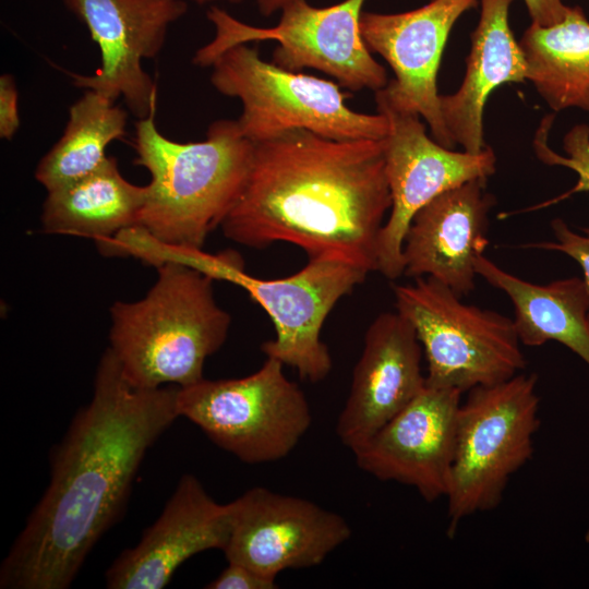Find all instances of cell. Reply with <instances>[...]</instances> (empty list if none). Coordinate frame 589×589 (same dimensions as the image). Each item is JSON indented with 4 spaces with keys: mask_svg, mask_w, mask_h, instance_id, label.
Here are the masks:
<instances>
[{
    "mask_svg": "<svg viewBox=\"0 0 589 589\" xmlns=\"http://www.w3.org/2000/svg\"><path fill=\"white\" fill-rule=\"evenodd\" d=\"M208 589H275L276 579L265 577L252 568L235 562H228L227 567L209 584Z\"/></svg>",
    "mask_w": 589,
    "mask_h": 589,
    "instance_id": "26",
    "label": "cell"
},
{
    "mask_svg": "<svg viewBox=\"0 0 589 589\" xmlns=\"http://www.w3.org/2000/svg\"><path fill=\"white\" fill-rule=\"evenodd\" d=\"M474 268L478 276L510 299L521 345L539 347L555 340L589 365V289L584 279L533 284L504 271L483 254L477 257Z\"/></svg>",
    "mask_w": 589,
    "mask_h": 589,
    "instance_id": "20",
    "label": "cell"
},
{
    "mask_svg": "<svg viewBox=\"0 0 589 589\" xmlns=\"http://www.w3.org/2000/svg\"><path fill=\"white\" fill-rule=\"evenodd\" d=\"M461 395L455 388L425 385L371 438L351 450L357 466L380 481L414 488L426 502L446 497Z\"/></svg>",
    "mask_w": 589,
    "mask_h": 589,
    "instance_id": "15",
    "label": "cell"
},
{
    "mask_svg": "<svg viewBox=\"0 0 589 589\" xmlns=\"http://www.w3.org/2000/svg\"><path fill=\"white\" fill-rule=\"evenodd\" d=\"M375 103L388 122L384 159L392 196L380 233L377 272L396 279L404 275V239L417 212L445 191L488 179L496 170V156L488 145L477 154L447 148L428 135L420 116Z\"/></svg>",
    "mask_w": 589,
    "mask_h": 589,
    "instance_id": "11",
    "label": "cell"
},
{
    "mask_svg": "<svg viewBox=\"0 0 589 589\" xmlns=\"http://www.w3.org/2000/svg\"><path fill=\"white\" fill-rule=\"evenodd\" d=\"M134 165L151 176L137 226L157 240L203 248L237 202L254 144L232 119L209 124L206 139L176 142L159 132L155 112L135 123Z\"/></svg>",
    "mask_w": 589,
    "mask_h": 589,
    "instance_id": "3",
    "label": "cell"
},
{
    "mask_svg": "<svg viewBox=\"0 0 589 589\" xmlns=\"http://www.w3.org/2000/svg\"><path fill=\"white\" fill-rule=\"evenodd\" d=\"M478 0H431L414 10L400 13L363 11L362 38L371 52L380 55L395 77L375 92L394 109L420 116L431 136L454 149L442 116L437 74L449 33L457 20Z\"/></svg>",
    "mask_w": 589,
    "mask_h": 589,
    "instance_id": "12",
    "label": "cell"
},
{
    "mask_svg": "<svg viewBox=\"0 0 589 589\" xmlns=\"http://www.w3.org/2000/svg\"><path fill=\"white\" fill-rule=\"evenodd\" d=\"M134 254L154 267L181 264L242 288L274 324L275 338L263 342L261 350L312 383L323 381L333 366L328 347L321 339L326 317L369 274L346 263L316 259L296 274L265 279L250 275L235 250L209 253L203 248L165 243L149 233L137 238Z\"/></svg>",
    "mask_w": 589,
    "mask_h": 589,
    "instance_id": "5",
    "label": "cell"
},
{
    "mask_svg": "<svg viewBox=\"0 0 589 589\" xmlns=\"http://www.w3.org/2000/svg\"><path fill=\"white\" fill-rule=\"evenodd\" d=\"M532 23L550 26L561 22L568 10L562 0H524Z\"/></svg>",
    "mask_w": 589,
    "mask_h": 589,
    "instance_id": "28",
    "label": "cell"
},
{
    "mask_svg": "<svg viewBox=\"0 0 589 589\" xmlns=\"http://www.w3.org/2000/svg\"><path fill=\"white\" fill-rule=\"evenodd\" d=\"M513 0H480L479 22L471 34L466 73L459 88L441 95L445 125L462 151L477 154L486 147L483 111L501 85L528 81V63L508 21Z\"/></svg>",
    "mask_w": 589,
    "mask_h": 589,
    "instance_id": "19",
    "label": "cell"
},
{
    "mask_svg": "<svg viewBox=\"0 0 589 589\" xmlns=\"http://www.w3.org/2000/svg\"><path fill=\"white\" fill-rule=\"evenodd\" d=\"M365 0H342L316 8L297 0L280 11L275 26L245 24L225 10L212 5L207 17L215 27L214 38L193 57L199 67H211L226 50L250 41L274 40L272 62L289 71L310 68L328 74L351 92L374 93L387 83L385 68L366 47L360 31Z\"/></svg>",
    "mask_w": 589,
    "mask_h": 589,
    "instance_id": "10",
    "label": "cell"
},
{
    "mask_svg": "<svg viewBox=\"0 0 589 589\" xmlns=\"http://www.w3.org/2000/svg\"><path fill=\"white\" fill-rule=\"evenodd\" d=\"M87 27L100 51L92 74L69 73L72 83L112 101L122 97L131 113L145 119L155 112L156 84L143 60L161 51L168 29L188 11L185 0H62Z\"/></svg>",
    "mask_w": 589,
    "mask_h": 589,
    "instance_id": "13",
    "label": "cell"
},
{
    "mask_svg": "<svg viewBox=\"0 0 589 589\" xmlns=\"http://www.w3.org/2000/svg\"><path fill=\"white\" fill-rule=\"evenodd\" d=\"M20 128L17 89L11 74L0 76V137L12 140Z\"/></svg>",
    "mask_w": 589,
    "mask_h": 589,
    "instance_id": "27",
    "label": "cell"
},
{
    "mask_svg": "<svg viewBox=\"0 0 589 589\" xmlns=\"http://www.w3.org/2000/svg\"><path fill=\"white\" fill-rule=\"evenodd\" d=\"M179 386L142 388L108 347L93 396L50 454V481L0 566L2 589H67L117 522L146 452L179 418Z\"/></svg>",
    "mask_w": 589,
    "mask_h": 589,
    "instance_id": "1",
    "label": "cell"
},
{
    "mask_svg": "<svg viewBox=\"0 0 589 589\" xmlns=\"http://www.w3.org/2000/svg\"><path fill=\"white\" fill-rule=\"evenodd\" d=\"M211 67L213 87L240 100L242 112L237 122L252 143L293 129L339 141L387 135L386 117L351 109L347 105L350 94L339 84L267 62L248 44L226 50Z\"/></svg>",
    "mask_w": 589,
    "mask_h": 589,
    "instance_id": "6",
    "label": "cell"
},
{
    "mask_svg": "<svg viewBox=\"0 0 589 589\" xmlns=\"http://www.w3.org/2000/svg\"><path fill=\"white\" fill-rule=\"evenodd\" d=\"M147 185L129 182L109 156L94 172L47 191L40 221L47 233L92 238L96 243L137 226Z\"/></svg>",
    "mask_w": 589,
    "mask_h": 589,
    "instance_id": "21",
    "label": "cell"
},
{
    "mask_svg": "<svg viewBox=\"0 0 589 589\" xmlns=\"http://www.w3.org/2000/svg\"><path fill=\"white\" fill-rule=\"evenodd\" d=\"M551 228L554 233V241L527 243L524 248L558 251L573 257L582 267L584 280L589 289V228L582 229L584 235L575 232L561 218L553 219Z\"/></svg>",
    "mask_w": 589,
    "mask_h": 589,
    "instance_id": "25",
    "label": "cell"
},
{
    "mask_svg": "<svg viewBox=\"0 0 589 589\" xmlns=\"http://www.w3.org/2000/svg\"><path fill=\"white\" fill-rule=\"evenodd\" d=\"M245 184L220 225L248 248L287 242L309 260L377 271L392 206L383 140H333L293 129L253 143Z\"/></svg>",
    "mask_w": 589,
    "mask_h": 589,
    "instance_id": "2",
    "label": "cell"
},
{
    "mask_svg": "<svg viewBox=\"0 0 589 589\" xmlns=\"http://www.w3.org/2000/svg\"><path fill=\"white\" fill-rule=\"evenodd\" d=\"M553 121L554 115H548L541 120L532 141L536 156L545 165L563 166L572 169L577 173L578 180L570 190L562 195L526 211L548 207L575 193L589 192V125L585 123L576 124L565 134L563 148L566 156H563L549 146V134Z\"/></svg>",
    "mask_w": 589,
    "mask_h": 589,
    "instance_id": "24",
    "label": "cell"
},
{
    "mask_svg": "<svg viewBox=\"0 0 589 589\" xmlns=\"http://www.w3.org/2000/svg\"><path fill=\"white\" fill-rule=\"evenodd\" d=\"M177 408L214 444L250 465L288 456L312 423L304 393L269 357L244 377L179 386Z\"/></svg>",
    "mask_w": 589,
    "mask_h": 589,
    "instance_id": "9",
    "label": "cell"
},
{
    "mask_svg": "<svg viewBox=\"0 0 589 589\" xmlns=\"http://www.w3.org/2000/svg\"><path fill=\"white\" fill-rule=\"evenodd\" d=\"M197 4H205V3H212V2H216V1H227V2H231V3H240L242 2L243 0H191Z\"/></svg>",
    "mask_w": 589,
    "mask_h": 589,
    "instance_id": "30",
    "label": "cell"
},
{
    "mask_svg": "<svg viewBox=\"0 0 589 589\" xmlns=\"http://www.w3.org/2000/svg\"><path fill=\"white\" fill-rule=\"evenodd\" d=\"M231 504L217 503L193 474H183L156 521L105 574L109 589H161L191 556L224 550Z\"/></svg>",
    "mask_w": 589,
    "mask_h": 589,
    "instance_id": "17",
    "label": "cell"
},
{
    "mask_svg": "<svg viewBox=\"0 0 589 589\" xmlns=\"http://www.w3.org/2000/svg\"><path fill=\"white\" fill-rule=\"evenodd\" d=\"M486 181L462 183L417 212L404 239V275L434 278L460 297L474 289V262L490 243L489 216L495 205Z\"/></svg>",
    "mask_w": 589,
    "mask_h": 589,
    "instance_id": "18",
    "label": "cell"
},
{
    "mask_svg": "<svg viewBox=\"0 0 589 589\" xmlns=\"http://www.w3.org/2000/svg\"><path fill=\"white\" fill-rule=\"evenodd\" d=\"M128 113L105 95L86 89L69 109L62 136L43 156L35 179L51 191L104 165L106 147L125 135Z\"/></svg>",
    "mask_w": 589,
    "mask_h": 589,
    "instance_id": "23",
    "label": "cell"
},
{
    "mask_svg": "<svg viewBox=\"0 0 589 589\" xmlns=\"http://www.w3.org/2000/svg\"><path fill=\"white\" fill-rule=\"evenodd\" d=\"M519 44L528 81L552 110L589 111V20L580 7L550 26L531 22Z\"/></svg>",
    "mask_w": 589,
    "mask_h": 589,
    "instance_id": "22",
    "label": "cell"
},
{
    "mask_svg": "<svg viewBox=\"0 0 589 589\" xmlns=\"http://www.w3.org/2000/svg\"><path fill=\"white\" fill-rule=\"evenodd\" d=\"M261 14L271 16L275 12H280L286 5L297 0H254Z\"/></svg>",
    "mask_w": 589,
    "mask_h": 589,
    "instance_id": "29",
    "label": "cell"
},
{
    "mask_svg": "<svg viewBox=\"0 0 589 589\" xmlns=\"http://www.w3.org/2000/svg\"><path fill=\"white\" fill-rule=\"evenodd\" d=\"M585 539H586L587 542H589V529H588V531H587V533H586Z\"/></svg>",
    "mask_w": 589,
    "mask_h": 589,
    "instance_id": "31",
    "label": "cell"
},
{
    "mask_svg": "<svg viewBox=\"0 0 589 589\" xmlns=\"http://www.w3.org/2000/svg\"><path fill=\"white\" fill-rule=\"evenodd\" d=\"M396 311L414 327L428 363L425 383L462 394L526 368L512 318L461 301L431 277L393 287Z\"/></svg>",
    "mask_w": 589,
    "mask_h": 589,
    "instance_id": "8",
    "label": "cell"
},
{
    "mask_svg": "<svg viewBox=\"0 0 589 589\" xmlns=\"http://www.w3.org/2000/svg\"><path fill=\"white\" fill-rule=\"evenodd\" d=\"M423 349L412 324L383 312L369 325L336 434L350 450L371 438L425 387Z\"/></svg>",
    "mask_w": 589,
    "mask_h": 589,
    "instance_id": "16",
    "label": "cell"
},
{
    "mask_svg": "<svg viewBox=\"0 0 589 589\" xmlns=\"http://www.w3.org/2000/svg\"><path fill=\"white\" fill-rule=\"evenodd\" d=\"M230 504V534L223 550L227 561L273 579L286 569L321 565L352 533L339 514L263 486Z\"/></svg>",
    "mask_w": 589,
    "mask_h": 589,
    "instance_id": "14",
    "label": "cell"
},
{
    "mask_svg": "<svg viewBox=\"0 0 589 589\" xmlns=\"http://www.w3.org/2000/svg\"><path fill=\"white\" fill-rule=\"evenodd\" d=\"M144 298L110 306V350L127 380L142 388L187 386L203 377L206 359L226 341L230 314L211 277L166 263Z\"/></svg>",
    "mask_w": 589,
    "mask_h": 589,
    "instance_id": "4",
    "label": "cell"
},
{
    "mask_svg": "<svg viewBox=\"0 0 589 589\" xmlns=\"http://www.w3.org/2000/svg\"><path fill=\"white\" fill-rule=\"evenodd\" d=\"M537 383L536 373H518L470 389L460 404L446 494L450 537L467 517L497 507L510 478L532 458Z\"/></svg>",
    "mask_w": 589,
    "mask_h": 589,
    "instance_id": "7",
    "label": "cell"
}]
</instances>
